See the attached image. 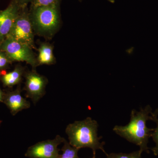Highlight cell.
Returning <instances> with one entry per match:
<instances>
[{
	"mask_svg": "<svg viewBox=\"0 0 158 158\" xmlns=\"http://www.w3.org/2000/svg\"><path fill=\"white\" fill-rule=\"evenodd\" d=\"M152 113V109L149 105L141 108L139 111L133 110L128 124L124 126H116L113 131L129 142L139 146L142 152H147L148 139L151 137L154 129L147 127L146 123L151 119Z\"/></svg>",
	"mask_w": 158,
	"mask_h": 158,
	"instance_id": "6da1fadb",
	"label": "cell"
},
{
	"mask_svg": "<svg viewBox=\"0 0 158 158\" xmlns=\"http://www.w3.org/2000/svg\"><path fill=\"white\" fill-rule=\"evenodd\" d=\"M97 122L90 117L81 121H76L66 127L69 143L71 146L80 149L84 148H91L93 153L100 149L107 154L104 149L105 142H100L102 137L98 136Z\"/></svg>",
	"mask_w": 158,
	"mask_h": 158,
	"instance_id": "7a4b0ae2",
	"label": "cell"
},
{
	"mask_svg": "<svg viewBox=\"0 0 158 158\" xmlns=\"http://www.w3.org/2000/svg\"><path fill=\"white\" fill-rule=\"evenodd\" d=\"M30 17L33 28L37 34L51 37L60 26V3L48 6L31 8Z\"/></svg>",
	"mask_w": 158,
	"mask_h": 158,
	"instance_id": "3957f363",
	"label": "cell"
},
{
	"mask_svg": "<svg viewBox=\"0 0 158 158\" xmlns=\"http://www.w3.org/2000/svg\"><path fill=\"white\" fill-rule=\"evenodd\" d=\"M34 31L27 6L22 7L7 37H11L33 49L35 48Z\"/></svg>",
	"mask_w": 158,
	"mask_h": 158,
	"instance_id": "277c9868",
	"label": "cell"
},
{
	"mask_svg": "<svg viewBox=\"0 0 158 158\" xmlns=\"http://www.w3.org/2000/svg\"><path fill=\"white\" fill-rule=\"evenodd\" d=\"M0 50L5 52L12 62H23L33 68L38 66L37 57L28 46L7 37L0 44Z\"/></svg>",
	"mask_w": 158,
	"mask_h": 158,
	"instance_id": "5b68a950",
	"label": "cell"
},
{
	"mask_svg": "<svg viewBox=\"0 0 158 158\" xmlns=\"http://www.w3.org/2000/svg\"><path fill=\"white\" fill-rule=\"evenodd\" d=\"M65 139L58 135L53 140L40 141L29 147L25 156L29 158H57L60 151L58 146Z\"/></svg>",
	"mask_w": 158,
	"mask_h": 158,
	"instance_id": "8992f818",
	"label": "cell"
},
{
	"mask_svg": "<svg viewBox=\"0 0 158 158\" xmlns=\"http://www.w3.org/2000/svg\"><path fill=\"white\" fill-rule=\"evenodd\" d=\"M24 76L26 79L23 89L26 91L25 96L35 104L45 95L48 81L46 77L37 73L35 70L27 72Z\"/></svg>",
	"mask_w": 158,
	"mask_h": 158,
	"instance_id": "52a82bcc",
	"label": "cell"
},
{
	"mask_svg": "<svg viewBox=\"0 0 158 158\" xmlns=\"http://www.w3.org/2000/svg\"><path fill=\"white\" fill-rule=\"evenodd\" d=\"M21 7L15 0H11L6 9L0 10V44L9 34Z\"/></svg>",
	"mask_w": 158,
	"mask_h": 158,
	"instance_id": "ba28073f",
	"label": "cell"
},
{
	"mask_svg": "<svg viewBox=\"0 0 158 158\" xmlns=\"http://www.w3.org/2000/svg\"><path fill=\"white\" fill-rule=\"evenodd\" d=\"M20 86H19L13 91L5 92L3 102L8 107L13 116L20 111L29 109L31 103L22 96Z\"/></svg>",
	"mask_w": 158,
	"mask_h": 158,
	"instance_id": "9c48e42d",
	"label": "cell"
},
{
	"mask_svg": "<svg viewBox=\"0 0 158 158\" xmlns=\"http://www.w3.org/2000/svg\"><path fill=\"white\" fill-rule=\"evenodd\" d=\"M24 68L21 65L15 66L14 70L8 73H4V70L0 71V81L5 87L12 88L15 85H19L24 75Z\"/></svg>",
	"mask_w": 158,
	"mask_h": 158,
	"instance_id": "30bf717a",
	"label": "cell"
},
{
	"mask_svg": "<svg viewBox=\"0 0 158 158\" xmlns=\"http://www.w3.org/2000/svg\"><path fill=\"white\" fill-rule=\"evenodd\" d=\"M37 57V65H50L55 64L56 58L53 53V47L48 43H43L38 48Z\"/></svg>",
	"mask_w": 158,
	"mask_h": 158,
	"instance_id": "8fae6325",
	"label": "cell"
},
{
	"mask_svg": "<svg viewBox=\"0 0 158 158\" xmlns=\"http://www.w3.org/2000/svg\"><path fill=\"white\" fill-rule=\"evenodd\" d=\"M63 143L64 145L61 150L62 153L59 154L57 158H80L78 155L80 149L71 146L65 139Z\"/></svg>",
	"mask_w": 158,
	"mask_h": 158,
	"instance_id": "7c38bea8",
	"label": "cell"
},
{
	"mask_svg": "<svg viewBox=\"0 0 158 158\" xmlns=\"http://www.w3.org/2000/svg\"><path fill=\"white\" fill-rule=\"evenodd\" d=\"M142 152L140 149L137 151L133 152L130 153H112L107 154V158H141V153Z\"/></svg>",
	"mask_w": 158,
	"mask_h": 158,
	"instance_id": "4fadbf2b",
	"label": "cell"
},
{
	"mask_svg": "<svg viewBox=\"0 0 158 158\" xmlns=\"http://www.w3.org/2000/svg\"><path fill=\"white\" fill-rule=\"evenodd\" d=\"M60 2V0H32L31 8L52 6Z\"/></svg>",
	"mask_w": 158,
	"mask_h": 158,
	"instance_id": "5bb4252c",
	"label": "cell"
},
{
	"mask_svg": "<svg viewBox=\"0 0 158 158\" xmlns=\"http://www.w3.org/2000/svg\"><path fill=\"white\" fill-rule=\"evenodd\" d=\"M152 121H154L156 123V127L154 129L152 133L151 137L153 140L156 143V146L152 148V150L155 156H158V118H153Z\"/></svg>",
	"mask_w": 158,
	"mask_h": 158,
	"instance_id": "9a60e30c",
	"label": "cell"
},
{
	"mask_svg": "<svg viewBox=\"0 0 158 158\" xmlns=\"http://www.w3.org/2000/svg\"><path fill=\"white\" fill-rule=\"evenodd\" d=\"M12 62L7 54L0 50V71L8 68Z\"/></svg>",
	"mask_w": 158,
	"mask_h": 158,
	"instance_id": "2e32d148",
	"label": "cell"
},
{
	"mask_svg": "<svg viewBox=\"0 0 158 158\" xmlns=\"http://www.w3.org/2000/svg\"><path fill=\"white\" fill-rule=\"evenodd\" d=\"M21 7L27 6L29 3H31L32 0H15Z\"/></svg>",
	"mask_w": 158,
	"mask_h": 158,
	"instance_id": "e0dca14e",
	"label": "cell"
},
{
	"mask_svg": "<svg viewBox=\"0 0 158 158\" xmlns=\"http://www.w3.org/2000/svg\"><path fill=\"white\" fill-rule=\"evenodd\" d=\"M158 116V108L155 110V111L154 112H152L151 114V120H152L153 118H157Z\"/></svg>",
	"mask_w": 158,
	"mask_h": 158,
	"instance_id": "ac0fdd59",
	"label": "cell"
},
{
	"mask_svg": "<svg viewBox=\"0 0 158 158\" xmlns=\"http://www.w3.org/2000/svg\"><path fill=\"white\" fill-rule=\"evenodd\" d=\"M5 94V92H4V91L1 89V87H0V102H3Z\"/></svg>",
	"mask_w": 158,
	"mask_h": 158,
	"instance_id": "d6986e66",
	"label": "cell"
},
{
	"mask_svg": "<svg viewBox=\"0 0 158 158\" xmlns=\"http://www.w3.org/2000/svg\"><path fill=\"white\" fill-rule=\"evenodd\" d=\"M82 1V0H80V1ZM108 1L112 3H114V2H115V1L114 0H108Z\"/></svg>",
	"mask_w": 158,
	"mask_h": 158,
	"instance_id": "ffe728a7",
	"label": "cell"
},
{
	"mask_svg": "<svg viewBox=\"0 0 158 158\" xmlns=\"http://www.w3.org/2000/svg\"><path fill=\"white\" fill-rule=\"evenodd\" d=\"M93 157H92V158H96V156H95V152L93 153Z\"/></svg>",
	"mask_w": 158,
	"mask_h": 158,
	"instance_id": "44dd1931",
	"label": "cell"
}]
</instances>
